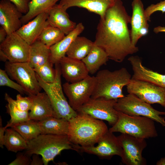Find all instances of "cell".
Wrapping results in <instances>:
<instances>
[{"instance_id":"obj_18","label":"cell","mask_w":165,"mask_h":165,"mask_svg":"<svg viewBox=\"0 0 165 165\" xmlns=\"http://www.w3.org/2000/svg\"><path fill=\"white\" fill-rule=\"evenodd\" d=\"M48 12L41 13L27 23L22 25L16 32L29 45L37 40L42 31L49 24Z\"/></svg>"},{"instance_id":"obj_20","label":"cell","mask_w":165,"mask_h":165,"mask_svg":"<svg viewBox=\"0 0 165 165\" xmlns=\"http://www.w3.org/2000/svg\"><path fill=\"white\" fill-rule=\"evenodd\" d=\"M132 67L133 79L147 81L165 88V74H160L145 67L142 60L137 56L128 58Z\"/></svg>"},{"instance_id":"obj_27","label":"cell","mask_w":165,"mask_h":165,"mask_svg":"<svg viewBox=\"0 0 165 165\" xmlns=\"http://www.w3.org/2000/svg\"><path fill=\"white\" fill-rule=\"evenodd\" d=\"M94 42L84 37L77 36L72 42L66 53L70 57L82 60L90 52Z\"/></svg>"},{"instance_id":"obj_17","label":"cell","mask_w":165,"mask_h":165,"mask_svg":"<svg viewBox=\"0 0 165 165\" xmlns=\"http://www.w3.org/2000/svg\"><path fill=\"white\" fill-rule=\"evenodd\" d=\"M59 64L61 75L68 82L75 83L89 75V72L82 60L65 56L60 60Z\"/></svg>"},{"instance_id":"obj_21","label":"cell","mask_w":165,"mask_h":165,"mask_svg":"<svg viewBox=\"0 0 165 165\" xmlns=\"http://www.w3.org/2000/svg\"><path fill=\"white\" fill-rule=\"evenodd\" d=\"M114 2L111 0H61L59 4L65 10L74 6L85 9L98 14L101 19Z\"/></svg>"},{"instance_id":"obj_23","label":"cell","mask_w":165,"mask_h":165,"mask_svg":"<svg viewBox=\"0 0 165 165\" xmlns=\"http://www.w3.org/2000/svg\"><path fill=\"white\" fill-rule=\"evenodd\" d=\"M84 28L82 23H79L74 29L66 35L61 41L50 48V61L53 64H55L59 63L60 60L65 56L72 42L83 31Z\"/></svg>"},{"instance_id":"obj_32","label":"cell","mask_w":165,"mask_h":165,"mask_svg":"<svg viewBox=\"0 0 165 165\" xmlns=\"http://www.w3.org/2000/svg\"><path fill=\"white\" fill-rule=\"evenodd\" d=\"M65 35L59 29L49 24L44 28L37 40L50 48L62 40Z\"/></svg>"},{"instance_id":"obj_7","label":"cell","mask_w":165,"mask_h":165,"mask_svg":"<svg viewBox=\"0 0 165 165\" xmlns=\"http://www.w3.org/2000/svg\"><path fill=\"white\" fill-rule=\"evenodd\" d=\"M116 110L130 116H142L149 118L160 123L165 128V112L158 111L135 95L129 94L117 99L115 105Z\"/></svg>"},{"instance_id":"obj_37","label":"cell","mask_w":165,"mask_h":165,"mask_svg":"<svg viewBox=\"0 0 165 165\" xmlns=\"http://www.w3.org/2000/svg\"><path fill=\"white\" fill-rule=\"evenodd\" d=\"M31 156L26 154L25 152H19L17 154L16 158L9 165H30L31 159Z\"/></svg>"},{"instance_id":"obj_8","label":"cell","mask_w":165,"mask_h":165,"mask_svg":"<svg viewBox=\"0 0 165 165\" xmlns=\"http://www.w3.org/2000/svg\"><path fill=\"white\" fill-rule=\"evenodd\" d=\"M5 67L8 75L21 85L28 95L40 92L42 88L36 73L28 62L13 63L8 61Z\"/></svg>"},{"instance_id":"obj_42","label":"cell","mask_w":165,"mask_h":165,"mask_svg":"<svg viewBox=\"0 0 165 165\" xmlns=\"http://www.w3.org/2000/svg\"><path fill=\"white\" fill-rule=\"evenodd\" d=\"M153 31L156 34L160 32H165V27L159 26L154 28Z\"/></svg>"},{"instance_id":"obj_11","label":"cell","mask_w":165,"mask_h":165,"mask_svg":"<svg viewBox=\"0 0 165 165\" xmlns=\"http://www.w3.org/2000/svg\"><path fill=\"white\" fill-rule=\"evenodd\" d=\"M122 149V162L126 165H145L146 159L142 156L143 150L146 147L145 139L121 133L117 137Z\"/></svg>"},{"instance_id":"obj_4","label":"cell","mask_w":165,"mask_h":165,"mask_svg":"<svg viewBox=\"0 0 165 165\" xmlns=\"http://www.w3.org/2000/svg\"><path fill=\"white\" fill-rule=\"evenodd\" d=\"M95 77V85L91 98L116 100L124 96L123 88L128 84L132 78L125 68L113 71L108 69L101 70Z\"/></svg>"},{"instance_id":"obj_9","label":"cell","mask_w":165,"mask_h":165,"mask_svg":"<svg viewBox=\"0 0 165 165\" xmlns=\"http://www.w3.org/2000/svg\"><path fill=\"white\" fill-rule=\"evenodd\" d=\"M116 99H108L104 97L90 98L76 112L88 114L92 117L107 121L114 125L118 119V111L114 108Z\"/></svg>"},{"instance_id":"obj_10","label":"cell","mask_w":165,"mask_h":165,"mask_svg":"<svg viewBox=\"0 0 165 165\" xmlns=\"http://www.w3.org/2000/svg\"><path fill=\"white\" fill-rule=\"evenodd\" d=\"M96 84L95 76L89 75L78 82H66L62 85L63 91L68 99V103L76 111L90 98Z\"/></svg>"},{"instance_id":"obj_28","label":"cell","mask_w":165,"mask_h":165,"mask_svg":"<svg viewBox=\"0 0 165 165\" xmlns=\"http://www.w3.org/2000/svg\"><path fill=\"white\" fill-rule=\"evenodd\" d=\"M61 0H30L28 12L23 16L21 21L25 24L38 14L48 11Z\"/></svg>"},{"instance_id":"obj_30","label":"cell","mask_w":165,"mask_h":165,"mask_svg":"<svg viewBox=\"0 0 165 165\" xmlns=\"http://www.w3.org/2000/svg\"><path fill=\"white\" fill-rule=\"evenodd\" d=\"M10 127L17 132L27 141L41 134L38 121L33 120L13 124Z\"/></svg>"},{"instance_id":"obj_26","label":"cell","mask_w":165,"mask_h":165,"mask_svg":"<svg viewBox=\"0 0 165 165\" xmlns=\"http://www.w3.org/2000/svg\"><path fill=\"white\" fill-rule=\"evenodd\" d=\"M108 59L105 51L94 44L89 53L82 61L85 65L89 73L94 74L101 66L106 64Z\"/></svg>"},{"instance_id":"obj_15","label":"cell","mask_w":165,"mask_h":165,"mask_svg":"<svg viewBox=\"0 0 165 165\" xmlns=\"http://www.w3.org/2000/svg\"><path fill=\"white\" fill-rule=\"evenodd\" d=\"M130 34L132 45L136 46L138 40L148 32V21L145 15V9L141 0H133L131 4Z\"/></svg>"},{"instance_id":"obj_34","label":"cell","mask_w":165,"mask_h":165,"mask_svg":"<svg viewBox=\"0 0 165 165\" xmlns=\"http://www.w3.org/2000/svg\"><path fill=\"white\" fill-rule=\"evenodd\" d=\"M0 86L10 87L16 90L21 94H27L26 91L21 85L11 79L5 70L1 69H0Z\"/></svg>"},{"instance_id":"obj_13","label":"cell","mask_w":165,"mask_h":165,"mask_svg":"<svg viewBox=\"0 0 165 165\" xmlns=\"http://www.w3.org/2000/svg\"><path fill=\"white\" fill-rule=\"evenodd\" d=\"M97 143L96 146L86 147L78 145V152L94 155L105 159H110L115 155L121 156L123 149L117 137L109 130L100 138Z\"/></svg>"},{"instance_id":"obj_31","label":"cell","mask_w":165,"mask_h":165,"mask_svg":"<svg viewBox=\"0 0 165 165\" xmlns=\"http://www.w3.org/2000/svg\"><path fill=\"white\" fill-rule=\"evenodd\" d=\"M5 100L7 102L6 107L7 112L10 116L11 119L6 125L8 127L13 124L30 119L29 112L22 111L17 107L15 100L7 93L5 94Z\"/></svg>"},{"instance_id":"obj_41","label":"cell","mask_w":165,"mask_h":165,"mask_svg":"<svg viewBox=\"0 0 165 165\" xmlns=\"http://www.w3.org/2000/svg\"><path fill=\"white\" fill-rule=\"evenodd\" d=\"M8 35L5 29L2 26L0 27V42H3Z\"/></svg>"},{"instance_id":"obj_43","label":"cell","mask_w":165,"mask_h":165,"mask_svg":"<svg viewBox=\"0 0 165 165\" xmlns=\"http://www.w3.org/2000/svg\"><path fill=\"white\" fill-rule=\"evenodd\" d=\"M0 59L1 61L4 62H6L8 60L6 55L1 50H0Z\"/></svg>"},{"instance_id":"obj_19","label":"cell","mask_w":165,"mask_h":165,"mask_svg":"<svg viewBox=\"0 0 165 165\" xmlns=\"http://www.w3.org/2000/svg\"><path fill=\"white\" fill-rule=\"evenodd\" d=\"M28 96L32 101V107L29 112L30 119L39 121L50 117H57L50 99L45 92Z\"/></svg>"},{"instance_id":"obj_35","label":"cell","mask_w":165,"mask_h":165,"mask_svg":"<svg viewBox=\"0 0 165 165\" xmlns=\"http://www.w3.org/2000/svg\"><path fill=\"white\" fill-rule=\"evenodd\" d=\"M15 103L17 107L21 111L29 112L31 109L32 105V101L31 97H24L21 94L16 96Z\"/></svg>"},{"instance_id":"obj_1","label":"cell","mask_w":165,"mask_h":165,"mask_svg":"<svg viewBox=\"0 0 165 165\" xmlns=\"http://www.w3.org/2000/svg\"><path fill=\"white\" fill-rule=\"evenodd\" d=\"M131 20L121 0L116 1L104 17L100 18L94 44L103 49L109 59L120 63L128 55L138 51V48L131 43L130 30L128 27Z\"/></svg>"},{"instance_id":"obj_36","label":"cell","mask_w":165,"mask_h":165,"mask_svg":"<svg viewBox=\"0 0 165 165\" xmlns=\"http://www.w3.org/2000/svg\"><path fill=\"white\" fill-rule=\"evenodd\" d=\"M157 11L165 12V0L160 1L156 4H152L145 9V15L148 21H150L151 15Z\"/></svg>"},{"instance_id":"obj_5","label":"cell","mask_w":165,"mask_h":165,"mask_svg":"<svg viewBox=\"0 0 165 165\" xmlns=\"http://www.w3.org/2000/svg\"><path fill=\"white\" fill-rule=\"evenodd\" d=\"M118 115L117 121L108 129L110 132L126 134L145 139L158 136L154 121L151 119L129 115L118 111Z\"/></svg>"},{"instance_id":"obj_14","label":"cell","mask_w":165,"mask_h":165,"mask_svg":"<svg viewBox=\"0 0 165 165\" xmlns=\"http://www.w3.org/2000/svg\"><path fill=\"white\" fill-rule=\"evenodd\" d=\"M30 48V45L16 32L8 35L0 45L8 61L13 63L28 62Z\"/></svg>"},{"instance_id":"obj_12","label":"cell","mask_w":165,"mask_h":165,"mask_svg":"<svg viewBox=\"0 0 165 165\" xmlns=\"http://www.w3.org/2000/svg\"><path fill=\"white\" fill-rule=\"evenodd\" d=\"M129 94H133L149 104H158L165 108V88L147 81L131 78L127 86Z\"/></svg>"},{"instance_id":"obj_16","label":"cell","mask_w":165,"mask_h":165,"mask_svg":"<svg viewBox=\"0 0 165 165\" xmlns=\"http://www.w3.org/2000/svg\"><path fill=\"white\" fill-rule=\"evenodd\" d=\"M22 13L9 0L0 2V24L8 35L15 32L22 25Z\"/></svg>"},{"instance_id":"obj_2","label":"cell","mask_w":165,"mask_h":165,"mask_svg":"<svg viewBox=\"0 0 165 165\" xmlns=\"http://www.w3.org/2000/svg\"><path fill=\"white\" fill-rule=\"evenodd\" d=\"M68 123L67 136L69 140L82 146L95 145L108 130L102 120L83 113L78 112L76 116L68 120Z\"/></svg>"},{"instance_id":"obj_33","label":"cell","mask_w":165,"mask_h":165,"mask_svg":"<svg viewBox=\"0 0 165 165\" xmlns=\"http://www.w3.org/2000/svg\"><path fill=\"white\" fill-rule=\"evenodd\" d=\"M51 62L34 68L36 74L44 81L51 83L53 82L56 76L55 69Z\"/></svg>"},{"instance_id":"obj_25","label":"cell","mask_w":165,"mask_h":165,"mask_svg":"<svg viewBox=\"0 0 165 165\" xmlns=\"http://www.w3.org/2000/svg\"><path fill=\"white\" fill-rule=\"evenodd\" d=\"M50 58V48L41 42L37 40L30 45L28 62L33 68L51 62Z\"/></svg>"},{"instance_id":"obj_22","label":"cell","mask_w":165,"mask_h":165,"mask_svg":"<svg viewBox=\"0 0 165 165\" xmlns=\"http://www.w3.org/2000/svg\"><path fill=\"white\" fill-rule=\"evenodd\" d=\"M66 10L56 4L48 12L47 21L50 25L61 30L66 35L74 29L76 23L71 20Z\"/></svg>"},{"instance_id":"obj_6","label":"cell","mask_w":165,"mask_h":165,"mask_svg":"<svg viewBox=\"0 0 165 165\" xmlns=\"http://www.w3.org/2000/svg\"><path fill=\"white\" fill-rule=\"evenodd\" d=\"M55 65L56 76L53 82H45L36 74V76L42 89L48 96L57 116L68 120L76 116L78 112L71 106L64 95L60 65L59 63Z\"/></svg>"},{"instance_id":"obj_29","label":"cell","mask_w":165,"mask_h":165,"mask_svg":"<svg viewBox=\"0 0 165 165\" xmlns=\"http://www.w3.org/2000/svg\"><path fill=\"white\" fill-rule=\"evenodd\" d=\"M4 145L8 151L16 153L26 149L27 141L15 130L7 128L5 132Z\"/></svg>"},{"instance_id":"obj_3","label":"cell","mask_w":165,"mask_h":165,"mask_svg":"<svg viewBox=\"0 0 165 165\" xmlns=\"http://www.w3.org/2000/svg\"><path fill=\"white\" fill-rule=\"evenodd\" d=\"M69 140L67 135L41 134L27 141L24 152L32 156L34 154L41 155L44 165H47L64 150L76 151V146Z\"/></svg>"},{"instance_id":"obj_24","label":"cell","mask_w":165,"mask_h":165,"mask_svg":"<svg viewBox=\"0 0 165 165\" xmlns=\"http://www.w3.org/2000/svg\"><path fill=\"white\" fill-rule=\"evenodd\" d=\"M41 134L67 135L68 120L56 117H50L38 121Z\"/></svg>"},{"instance_id":"obj_38","label":"cell","mask_w":165,"mask_h":165,"mask_svg":"<svg viewBox=\"0 0 165 165\" xmlns=\"http://www.w3.org/2000/svg\"><path fill=\"white\" fill-rule=\"evenodd\" d=\"M22 13L26 14L29 10V4L30 0H9Z\"/></svg>"},{"instance_id":"obj_39","label":"cell","mask_w":165,"mask_h":165,"mask_svg":"<svg viewBox=\"0 0 165 165\" xmlns=\"http://www.w3.org/2000/svg\"><path fill=\"white\" fill-rule=\"evenodd\" d=\"M7 126H6L3 127L2 126V119L1 117L0 118V147L2 148H3L4 143V137L5 130L8 128Z\"/></svg>"},{"instance_id":"obj_45","label":"cell","mask_w":165,"mask_h":165,"mask_svg":"<svg viewBox=\"0 0 165 165\" xmlns=\"http://www.w3.org/2000/svg\"><path fill=\"white\" fill-rule=\"evenodd\" d=\"M111 0L113 2H115L117 0Z\"/></svg>"},{"instance_id":"obj_44","label":"cell","mask_w":165,"mask_h":165,"mask_svg":"<svg viewBox=\"0 0 165 165\" xmlns=\"http://www.w3.org/2000/svg\"><path fill=\"white\" fill-rule=\"evenodd\" d=\"M157 165H165V157L161 158L156 163Z\"/></svg>"},{"instance_id":"obj_40","label":"cell","mask_w":165,"mask_h":165,"mask_svg":"<svg viewBox=\"0 0 165 165\" xmlns=\"http://www.w3.org/2000/svg\"><path fill=\"white\" fill-rule=\"evenodd\" d=\"M39 155L34 154L32 156V159L30 165H42L44 162L42 158H40Z\"/></svg>"}]
</instances>
